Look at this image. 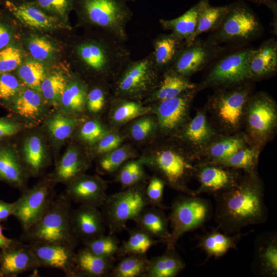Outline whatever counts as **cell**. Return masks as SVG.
Listing matches in <instances>:
<instances>
[{
  "mask_svg": "<svg viewBox=\"0 0 277 277\" xmlns=\"http://www.w3.org/2000/svg\"><path fill=\"white\" fill-rule=\"evenodd\" d=\"M213 195L216 229L224 233L238 234L242 228L262 224L267 219L263 185L254 172L248 173L235 186Z\"/></svg>",
  "mask_w": 277,
  "mask_h": 277,
  "instance_id": "6da1fadb",
  "label": "cell"
},
{
  "mask_svg": "<svg viewBox=\"0 0 277 277\" xmlns=\"http://www.w3.org/2000/svg\"><path fill=\"white\" fill-rule=\"evenodd\" d=\"M78 38L72 46L75 65L82 73L101 81H113L131 52L126 42L101 30Z\"/></svg>",
  "mask_w": 277,
  "mask_h": 277,
  "instance_id": "7a4b0ae2",
  "label": "cell"
},
{
  "mask_svg": "<svg viewBox=\"0 0 277 277\" xmlns=\"http://www.w3.org/2000/svg\"><path fill=\"white\" fill-rule=\"evenodd\" d=\"M125 0H75L79 24L101 30L126 43L133 13Z\"/></svg>",
  "mask_w": 277,
  "mask_h": 277,
  "instance_id": "3957f363",
  "label": "cell"
},
{
  "mask_svg": "<svg viewBox=\"0 0 277 277\" xmlns=\"http://www.w3.org/2000/svg\"><path fill=\"white\" fill-rule=\"evenodd\" d=\"M70 201L65 194L55 196L43 216L31 227L23 230L22 242L53 243L75 248L78 239L73 234L70 224Z\"/></svg>",
  "mask_w": 277,
  "mask_h": 277,
  "instance_id": "277c9868",
  "label": "cell"
},
{
  "mask_svg": "<svg viewBox=\"0 0 277 277\" xmlns=\"http://www.w3.org/2000/svg\"><path fill=\"white\" fill-rule=\"evenodd\" d=\"M146 186L143 181L107 195L101 212L110 234L126 229L129 221H133L143 209L150 206L145 194Z\"/></svg>",
  "mask_w": 277,
  "mask_h": 277,
  "instance_id": "5b68a950",
  "label": "cell"
},
{
  "mask_svg": "<svg viewBox=\"0 0 277 277\" xmlns=\"http://www.w3.org/2000/svg\"><path fill=\"white\" fill-rule=\"evenodd\" d=\"M161 74L155 69L151 53L137 60H129L113 81L117 97L140 98L156 88Z\"/></svg>",
  "mask_w": 277,
  "mask_h": 277,
  "instance_id": "8992f818",
  "label": "cell"
},
{
  "mask_svg": "<svg viewBox=\"0 0 277 277\" xmlns=\"http://www.w3.org/2000/svg\"><path fill=\"white\" fill-rule=\"evenodd\" d=\"M209 201L197 195H180L172 203L168 218L172 228L167 244L175 245L185 233L204 225L211 217Z\"/></svg>",
  "mask_w": 277,
  "mask_h": 277,
  "instance_id": "52a82bcc",
  "label": "cell"
},
{
  "mask_svg": "<svg viewBox=\"0 0 277 277\" xmlns=\"http://www.w3.org/2000/svg\"><path fill=\"white\" fill-rule=\"evenodd\" d=\"M15 143L29 177H37L51 165L54 156L50 142L41 126L25 129Z\"/></svg>",
  "mask_w": 277,
  "mask_h": 277,
  "instance_id": "ba28073f",
  "label": "cell"
},
{
  "mask_svg": "<svg viewBox=\"0 0 277 277\" xmlns=\"http://www.w3.org/2000/svg\"><path fill=\"white\" fill-rule=\"evenodd\" d=\"M50 174L43 177L31 188L22 192L15 201L13 216L25 230L35 224L46 212L55 197V186Z\"/></svg>",
  "mask_w": 277,
  "mask_h": 277,
  "instance_id": "9c48e42d",
  "label": "cell"
},
{
  "mask_svg": "<svg viewBox=\"0 0 277 277\" xmlns=\"http://www.w3.org/2000/svg\"><path fill=\"white\" fill-rule=\"evenodd\" d=\"M261 31V24L254 13L245 3L238 1L230 4L222 23L209 37L218 44L246 41Z\"/></svg>",
  "mask_w": 277,
  "mask_h": 277,
  "instance_id": "30bf717a",
  "label": "cell"
},
{
  "mask_svg": "<svg viewBox=\"0 0 277 277\" xmlns=\"http://www.w3.org/2000/svg\"><path fill=\"white\" fill-rule=\"evenodd\" d=\"M252 49H245L229 54L212 67L202 86L227 87L251 79L248 62Z\"/></svg>",
  "mask_w": 277,
  "mask_h": 277,
  "instance_id": "8fae6325",
  "label": "cell"
},
{
  "mask_svg": "<svg viewBox=\"0 0 277 277\" xmlns=\"http://www.w3.org/2000/svg\"><path fill=\"white\" fill-rule=\"evenodd\" d=\"M221 88L212 97V105L217 117L225 126L230 128H236L251 96L250 84L245 82Z\"/></svg>",
  "mask_w": 277,
  "mask_h": 277,
  "instance_id": "7c38bea8",
  "label": "cell"
},
{
  "mask_svg": "<svg viewBox=\"0 0 277 277\" xmlns=\"http://www.w3.org/2000/svg\"><path fill=\"white\" fill-rule=\"evenodd\" d=\"M152 167L161 175V177L172 188L186 194L196 196L195 191L188 188L186 182L196 168L184 157L171 150L157 152L152 159Z\"/></svg>",
  "mask_w": 277,
  "mask_h": 277,
  "instance_id": "4fadbf2b",
  "label": "cell"
},
{
  "mask_svg": "<svg viewBox=\"0 0 277 277\" xmlns=\"http://www.w3.org/2000/svg\"><path fill=\"white\" fill-rule=\"evenodd\" d=\"M222 50L220 44L210 37L206 39L197 37L185 46L169 69L188 78L216 58Z\"/></svg>",
  "mask_w": 277,
  "mask_h": 277,
  "instance_id": "5bb4252c",
  "label": "cell"
},
{
  "mask_svg": "<svg viewBox=\"0 0 277 277\" xmlns=\"http://www.w3.org/2000/svg\"><path fill=\"white\" fill-rule=\"evenodd\" d=\"M7 109L26 128L41 126L54 110L40 92L25 86Z\"/></svg>",
  "mask_w": 277,
  "mask_h": 277,
  "instance_id": "9a60e30c",
  "label": "cell"
},
{
  "mask_svg": "<svg viewBox=\"0 0 277 277\" xmlns=\"http://www.w3.org/2000/svg\"><path fill=\"white\" fill-rule=\"evenodd\" d=\"M247 123L251 135L265 140L274 129L277 113L274 101L264 92L250 96L247 105Z\"/></svg>",
  "mask_w": 277,
  "mask_h": 277,
  "instance_id": "2e32d148",
  "label": "cell"
},
{
  "mask_svg": "<svg viewBox=\"0 0 277 277\" xmlns=\"http://www.w3.org/2000/svg\"><path fill=\"white\" fill-rule=\"evenodd\" d=\"M39 267L51 268L62 271L67 277H75V248L53 243L28 244Z\"/></svg>",
  "mask_w": 277,
  "mask_h": 277,
  "instance_id": "e0dca14e",
  "label": "cell"
},
{
  "mask_svg": "<svg viewBox=\"0 0 277 277\" xmlns=\"http://www.w3.org/2000/svg\"><path fill=\"white\" fill-rule=\"evenodd\" d=\"M7 10L18 22L31 29L49 31L71 29V26L41 10L32 2L13 3L4 2Z\"/></svg>",
  "mask_w": 277,
  "mask_h": 277,
  "instance_id": "ac0fdd59",
  "label": "cell"
},
{
  "mask_svg": "<svg viewBox=\"0 0 277 277\" xmlns=\"http://www.w3.org/2000/svg\"><path fill=\"white\" fill-rule=\"evenodd\" d=\"M106 183L97 175L85 173L66 185V195L80 205L101 207L107 197Z\"/></svg>",
  "mask_w": 277,
  "mask_h": 277,
  "instance_id": "d6986e66",
  "label": "cell"
},
{
  "mask_svg": "<svg viewBox=\"0 0 277 277\" xmlns=\"http://www.w3.org/2000/svg\"><path fill=\"white\" fill-rule=\"evenodd\" d=\"M37 268L38 263L27 243L19 240L0 251V277H16Z\"/></svg>",
  "mask_w": 277,
  "mask_h": 277,
  "instance_id": "ffe728a7",
  "label": "cell"
},
{
  "mask_svg": "<svg viewBox=\"0 0 277 277\" xmlns=\"http://www.w3.org/2000/svg\"><path fill=\"white\" fill-rule=\"evenodd\" d=\"M98 208L80 205L71 210L70 224L74 236L83 243L105 234V225Z\"/></svg>",
  "mask_w": 277,
  "mask_h": 277,
  "instance_id": "44dd1931",
  "label": "cell"
},
{
  "mask_svg": "<svg viewBox=\"0 0 277 277\" xmlns=\"http://www.w3.org/2000/svg\"><path fill=\"white\" fill-rule=\"evenodd\" d=\"M80 122L76 116L57 109L53 110L41 125L51 146L55 161L59 151L73 135Z\"/></svg>",
  "mask_w": 277,
  "mask_h": 277,
  "instance_id": "7402d4cb",
  "label": "cell"
},
{
  "mask_svg": "<svg viewBox=\"0 0 277 277\" xmlns=\"http://www.w3.org/2000/svg\"><path fill=\"white\" fill-rule=\"evenodd\" d=\"M29 177L15 143L0 142V181L23 192L28 188Z\"/></svg>",
  "mask_w": 277,
  "mask_h": 277,
  "instance_id": "603a6c76",
  "label": "cell"
},
{
  "mask_svg": "<svg viewBox=\"0 0 277 277\" xmlns=\"http://www.w3.org/2000/svg\"><path fill=\"white\" fill-rule=\"evenodd\" d=\"M89 166V159L81 152L77 146L70 144L55 162L54 169L50 175L56 184L66 185L85 173Z\"/></svg>",
  "mask_w": 277,
  "mask_h": 277,
  "instance_id": "cb8c5ba5",
  "label": "cell"
},
{
  "mask_svg": "<svg viewBox=\"0 0 277 277\" xmlns=\"http://www.w3.org/2000/svg\"><path fill=\"white\" fill-rule=\"evenodd\" d=\"M195 172L200 183L195 191L196 195L202 193L214 194L235 186L240 181L237 173L214 164L201 166Z\"/></svg>",
  "mask_w": 277,
  "mask_h": 277,
  "instance_id": "d4e9b609",
  "label": "cell"
},
{
  "mask_svg": "<svg viewBox=\"0 0 277 277\" xmlns=\"http://www.w3.org/2000/svg\"><path fill=\"white\" fill-rule=\"evenodd\" d=\"M196 92V89L187 91L174 97L158 102L157 115L162 129L172 130L183 122Z\"/></svg>",
  "mask_w": 277,
  "mask_h": 277,
  "instance_id": "484cf974",
  "label": "cell"
},
{
  "mask_svg": "<svg viewBox=\"0 0 277 277\" xmlns=\"http://www.w3.org/2000/svg\"><path fill=\"white\" fill-rule=\"evenodd\" d=\"M253 264L259 275L277 276V236L275 232L260 234L255 242Z\"/></svg>",
  "mask_w": 277,
  "mask_h": 277,
  "instance_id": "4316f807",
  "label": "cell"
},
{
  "mask_svg": "<svg viewBox=\"0 0 277 277\" xmlns=\"http://www.w3.org/2000/svg\"><path fill=\"white\" fill-rule=\"evenodd\" d=\"M185 45L183 39L171 32L159 34L153 39V51L150 53L160 74L170 68Z\"/></svg>",
  "mask_w": 277,
  "mask_h": 277,
  "instance_id": "83f0119b",
  "label": "cell"
},
{
  "mask_svg": "<svg viewBox=\"0 0 277 277\" xmlns=\"http://www.w3.org/2000/svg\"><path fill=\"white\" fill-rule=\"evenodd\" d=\"M248 66L251 79L263 77L274 72L277 68V43L274 38L263 42L256 49H252Z\"/></svg>",
  "mask_w": 277,
  "mask_h": 277,
  "instance_id": "f1b7e54d",
  "label": "cell"
},
{
  "mask_svg": "<svg viewBox=\"0 0 277 277\" xmlns=\"http://www.w3.org/2000/svg\"><path fill=\"white\" fill-rule=\"evenodd\" d=\"M211 0H200L179 17L170 19H160L159 24L165 30L170 31L185 41V45L191 43L200 12Z\"/></svg>",
  "mask_w": 277,
  "mask_h": 277,
  "instance_id": "f546056e",
  "label": "cell"
},
{
  "mask_svg": "<svg viewBox=\"0 0 277 277\" xmlns=\"http://www.w3.org/2000/svg\"><path fill=\"white\" fill-rule=\"evenodd\" d=\"M115 259H105L92 253L84 247L75 252V277L110 276Z\"/></svg>",
  "mask_w": 277,
  "mask_h": 277,
  "instance_id": "4dcf8cb0",
  "label": "cell"
},
{
  "mask_svg": "<svg viewBox=\"0 0 277 277\" xmlns=\"http://www.w3.org/2000/svg\"><path fill=\"white\" fill-rule=\"evenodd\" d=\"M88 88V85L80 75L72 72L58 109L77 117L85 110Z\"/></svg>",
  "mask_w": 277,
  "mask_h": 277,
  "instance_id": "1f68e13d",
  "label": "cell"
},
{
  "mask_svg": "<svg viewBox=\"0 0 277 277\" xmlns=\"http://www.w3.org/2000/svg\"><path fill=\"white\" fill-rule=\"evenodd\" d=\"M154 90L148 96L149 101L159 102L177 96L187 91L196 89V86L188 78L171 69L163 74Z\"/></svg>",
  "mask_w": 277,
  "mask_h": 277,
  "instance_id": "d6a6232c",
  "label": "cell"
},
{
  "mask_svg": "<svg viewBox=\"0 0 277 277\" xmlns=\"http://www.w3.org/2000/svg\"><path fill=\"white\" fill-rule=\"evenodd\" d=\"M133 221L137 227L162 242L167 243L170 238L169 220L162 209L148 206Z\"/></svg>",
  "mask_w": 277,
  "mask_h": 277,
  "instance_id": "836d02e7",
  "label": "cell"
},
{
  "mask_svg": "<svg viewBox=\"0 0 277 277\" xmlns=\"http://www.w3.org/2000/svg\"><path fill=\"white\" fill-rule=\"evenodd\" d=\"M72 72L65 67L49 69L42 81L39 91L53 109L59 108L61 98Z\"/></svg>",
  "mask_w": 277,
  "mask_h": 277,
  "instance_id": "e575fe53",
  "label": "cell"
},
{
  "mask_svg": "<svg viewBox=\"0 0 277 277\" xmlns=\"http://www.w3.org/2000/svg\"><path fill=\"white\" fill-rule=\"evenodd\" d=\"M185 266L184 261L175 250V245L167 244L163 254L149 259L146 277H174Z\"/></svg>",
  "mask_w": 277,
  "mask_h": 277,
  "instance_id": "d590c367",
  "label": "cell"
},
{
  "mask_svg": "<svg viewBox=\"0 0 277 277\" xmlns=\"http://www.w3.org/2000/svg\"><path fill=\"white\" fill-rule=\"evenodd\" d=\"M242 236L240 233L229 235L216 228L204 233L199 238L197 246L208 257L218 258L235 249Z\"/></svg>",
  "mask_w": 277,
  "mask_h": 277,
  "instance_id": "8d00e7d4",
  "label": "cell"
},
{
  "mask_svg": "<svg viewBox=\"0 0 277 277\" xmlns=\"http://www.w3.org/2000/svg\"><path fill=\"white\" fill-rule=\"evenodd\" d=\"M24 43L31 58L45 65L53 62L59 55L58 44L47 35L30 34L25 38Z\"/></svg>",
  "mask_w": 277,
  "mask_h": 277,
  "instance_id": "74e56055",
  "label": "cell"
},
{
  "mask_svg": "<svg viewBox=\"0 0 277 277\" xmlns=\"http://www.w3.org/2000/svg\"><path fill=\"white\" fill-rule=\"evenodd\" d=\"M128 233V239L119 246L116 254L119 259L130 254H146L152 247L161 242L138 227L129 229Z\"/></svg>",
  "mask_w": 277,
  "mask_h": 277,
  "instance_id": "f35d334b",
  "label": "cell"
},
{
  "mask_svg": "<svg viewBox=\"0 0 277 277\" xmlns=\"http://www.w3.org/2000/svg\"><path fill=\"white\" fill-rule=\"evenodd\" d=\"M120 259L114 265L110 276L146 277L149 260L146 254H130Z\"/></svg>",
  "mask_w": 277,
  "mask_h": 277,
  "instance_id": "ab89813d",
  "label": "cell"
},
{
  "mask_svg": "<svg viewBox=\"0 0 277 277\" xmlns=\"http://www.w3.org/2000/svg\"><path fill=\"white\" fill-rule=\"evenodd\" d=\"M230 7V4L222 6L207 4L200 13L191 43L201 34L216 30L222 23Z\"/></svg>",
  "mask_w": 277,
  "mask_h": 277,
  "instance_id": "60d3db41",
  "label": "cell"
},
{
  "mask_svg": "<svg viewBox=\"0 0 277 277\" xmlns=\"http://www.w3.org/2000/svg\"><path fill=\"white\" fill-rule=\"evenodd\" d=\"M48 70L45 64L30 58L25 59L14 74L25 87L40 92L41 83Z\"/></svg>",
  "mask_w": 277,
  "mask_h": 277,
  "instance_id": "b9f144b4",
  "label": "cell"
},
{
  "mask_svg": "<svg viewBox=\"0 0 277 277\" xmlns=\"http://www.w3.org/2000/svg\"><path fill=\"white\" fill-rule=\"evenodd\" d=\"M257 155V152L254 149L243 148L228 157L213 164L222 167L242 169L249 173H253Z\"/></svg>",
  "mask_w": 277,
  "mask_h": 277,
  "instance_id": "7bdbcfd3",
  "label": "cell"
},
{
  "mask_svg": "<svg viewBox=\"0 0 277 277\" xmlns=\"http://www.w3.org/2000/svg\"><path fill=\"white\" fill-rule=\"evenodd\" d=\"M213 134L205 115L199 112L186 127L184 135L186 138L195 145H201L208 142Z\"/></svg>",
  "mask_w": 277,
  "mask_h": 277,
  "instance_id": "ee69618b",
  "label": "cell"
},
{
  "mask_svg": "<svg viewBox=\"0 0 277 277\" xmlns=\"http://www.w3.org/2000/svg\"><path fill=\"white\" fill-rule=\"evenodd\" d=\"M120 241L115 234H105L84 243V247L92 253L105 259H115Z\"/></svg>",
  "mask_w": 277,
  "mask_h": 277,
  "instance_id": "f6af8a7d",
  "label": "cell"
},
{
  "mask_svg": "<svg viewBox=\"0 0 277 277\" xmlns=\"http://www.w3.org/2000/svg\"><path fill=\"white\" fill-rule=\"evenodd\" d=\"M25 60V51L18 43L13 42L0 50V73L15 72Z\"/></svg>",
  "mask_w": 277,
  "mask_h": 277,
  "instance_id": "bcb514c9",
  "label": "cell"
},
{
  "mask_svg": "<svg viewBox=\"0 0 277 277\" xmlns=\"http://www.w3.org/2000/svg\"><path fill=\"white\" fill-rule=\"evenodd\" d=\"M24 86L12 73H0V106L7 108Z\"/></svg>",
  "mask_w": 277,
  "mask_h": 277,
  "instance_id": "7dc6e473",
  "label": "cell"
},
{
  "mask_svg": "<svg viewBox=\"0 0 277 277\" xmlns=\"http://www.w3.org/2000/svg\"><path fill=\"white\" fill-rule=\"evenodd\" d=\"M75 0H34L32 2L47 14L69 25L68 16L74 8Z\"/></svg>",
  "mask_w": 277,
  "mask_h": 277,
  "instance_id": "c3c4849f",
  "label": "cell"
},
{
  "mask_svg": "<svg viewBox=\"0 0 277 277\" xmlns=\"http://www.w3.org/2000/svg\"><path fill=\"white\" fill-rule=\"evenodd\" d=\"M121 101L112 114L113 120L118 123L127 122L143 115L151 109L134 100L122 99Z\"/></svg>",
  "mask_w": 277,
  "mask_h": 277,
  "instance_id": "681fc988",
  "label": "cell"
},
{
  "mask_svg": "<svg viewBox=\"0 0 277 277\" xmlns=\"http://www.w3.org/2000/svg\"><path fill=\"white\" fill-rule=\"evenodd\" d=\"M244 144L239 137L223 139L212 145L210 149L209 156L211 164L225 159L234 152L244 148Z\"/></svg>",
  "mask_w": 277,
  "mask_h": 277,
  "instance_id": "f907efd6",
  "label": "cell"
},
{
  "mask_svg": "<svg viewBox=\"0 0 277 277\" xmlns=\"http://www.w3.org/2000/svg\"><path fill=\"white\" fill-rule=\"evenodd\" d=\"M144 172L140 161H130L121 166L116 180L123 189L144 181Z\"/></svg>",
  "mask_w": 277,
  "mask_h": 277,
  "instance_id": "816d5d0a",
  "label": "cell"
},
{
  "mask_svg": "<svg viewBox=\"0 0 277 277\" xmlns=\"http://www.w3.org/2000/svg\"><path fill=\"white\" fill-rule=\"evenodd\" d=\"M131 156L126 148H116L101 157L97 163V169L100 173L114 172Z\"/></svg>",
  "mask_w": 277,
  "mask_h": 277,
  "instance_id": "f5cc1de1",
  "label": "cell"
},
{
  "mask_svg": "<svg viewBox=\"0 0 277 277\" xmlns=\"http://www.w3.org/2000/svg\"><path fill=\"white\" fill-rule=\"evenodd\" d=\"M107 133L104 126L95 120L85 121L78 130L80 138L90 145H94Z\"/></svg>",
  "mask_w": 277,
  "mask_h": 277,
  "instance_id": "db71d44e",
  "label": "cell"
},
{
  "mask_svg": "<svg viewBox=\"0 0 277 277\" xmlns=\"http://www.w3.org/2000/svg\"><path fill=\"white\" fill-rule=\"evenodd\" d=\"M165 183L160 177H152L146 186L145 194L151 206L162 210L167 208L163 204V193Z\"/></svg>",
  "mask_w": 277,
  "mask_h": 277,
  "instance_id": "11a10c76",
  "label": "cell"
},
{
  "mask_svg": "<svg viewBox=\"0 0 277 277\" xmlns=\"http://www.w3.org/2000/svg\"><path fill=\"white\" fill-rule=\"evenodd\" d=\"M107 94L103 85L96 84L91 88L88 87L85 109L92 113L100 112L105 106Z\"/></svg>",
  "mask_w": 277,
  "mask_h": 277,
  "instance_id": "9f6ffc18",
  "label": "cell"
},
{
  "mask_svg": "<svg viewBox=\"0 0 277 277\" xmlns=\"http://www.w3.org/2000/svg\"><path fill=\"white\" fill-rule=\"evenodd\" d=\"M25 129L22 122L10 114L0 117V142L17 137Z\"/></svg>",
  "mask_w": 277,
  "mask_h": 277,
  "instance_id": "6f0895ef",
  "label": "cell"
},
{
  "mask_svg": "<svg viewBox=\"0 0 277 277\" xmlns=\"http://www.w3.org/2000/svg\"><path fill=\"white\" fill-rule=\"evenodd\" d=\"M16 30L11 21L0 11V50L15 41Z\"/></svg>",
  "mask_w": 277,
  "mask_h": 277,
  "instance_id": "680465c9",
  "label": "cell"
},
{
  "mask_svg": "<svg viewBox=\"0 0 277 277\" xmlns=\"http://www.w3.org/2000/svg\"><path fill=\"white\" fill-rule=\"evenodd\" d=\"M155 123L152 118L144 117L137 120L130 129L131 136L136 141H142L147 137L154 130Z\"/></svg>",
  "mask_w": 277,
  "mask_h": 277,
  "instance_id": "91938a15",
  "label": "cell"
},
{
  "mask_svg": "<svg viewBox=\"0 0 277 277\" xmlns=\"http://www.w3.org/2000/svg\"><path fill=\"white\" fill-rule=\"evenodd\" d=\"M122 138L115 134H106L94 145L95 153L104 155L118 148Z\"/></svg>",
  "mask_w": 277,
  "mask_h": 277,
  "instance_id": "94428289",
  "label": "cell"
},
{
  "mask_svg": "<svg viewBox=\"0 0 277 277\" xmlns=\"http://www.w3.org/2000/svg\"><path fill=\"white\" fill-rule=\"evenodd\" d=\"M15 209V202L10 203L0 200V223L7 221L9 216L13 215Z\"/></svg>",
  "mask_w": 277,
  "mask_h": 277,
  "instance_id": "6125c7cd",
  "label": "cell"
},
{
  "mask_svg": "<svg viewBox=\"0 0 277 277\" xmlns=\"http://www.w3.org/2000/svg\"><path fill=\"white\" fill-rule=\"evenodd\" d=\"M252 2L266 5L272 11L273 15V28L276 34L277 27V6L275 0H248Z\"/></svg>",
  "mask_w": 277,
  "mask_h": 277,
  "instance_id": "be15d7a7",
  "label": "cell"
},
{
  "mask_svg": "<svg viewBox=\"0 0 277 277\" xmlns=\"http://www.w3.org/2000/svg\"><path fill=\"white\" fill-rule=\"evenodd\" d=\"M5 228L0 223V250L7 248L17 242V240L5 236L3 234Z\"/></svg>",
  "mask_w": 277,
  "mask_h": 277,
  "instance_id": "e7e4bbea",
  "label": "cell"
},
{
  "mask_svg": "<svg viewBox=\"0 0 277 277\" xmlns=\"http://www.w3.org/2000/svg\"><path fill=\"white\" fill-rule=\"evenodd\" d=\"M4 2H9L13 3H21L31 2V0H4Z\"/></svg>",
  "mask_w": 277,
  "mask_h": 277,
  "instance_id": "03108f58",
  "label": "cell"
},
{
  "mask_svg": "<svg viewBox=\"0 0 277 277\" xmlns=\"http://www.w3.org/2000/svg\"><path fill=\"white\" fill-rule=\"evenodd\" d=\"M125 1L128 2H134L135 0H125Z\"/></svg>",
  "mask_w": 277,
  "mask_h": 277,
  "instance_id": "003e7915",
  "label": "cell"
}]
</instances>
